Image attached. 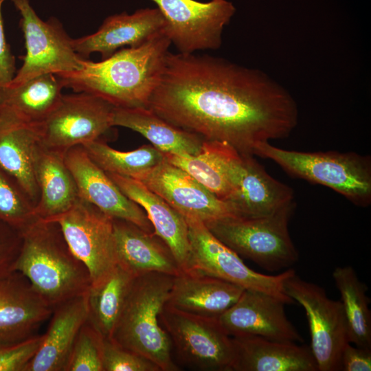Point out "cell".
<instances>
[{"instance_id": "d6a6232c", "label": "cell", "mask_w": 371, "mask_h": 371, "mask_svg": "<svg viewBox=\"0 0 371 371\" xmlns=\"http://www.w3.org/2000/svg\"><path fill=\"white\" fill-rule=\"evenodd\" d=\"M164 154L168 161L188 172L221 200L227 201L230 194L229 186L223 174L203 148L201 153L197 155Z\"/></svg>"}, {"instance_id": "ab89813d", "label": "cell", "mask_w": 371, "mask_h": 371, "mask_svg": "<svg viewBox=\"0 0 371 371\" xmlns=\"http://www.w3.org/2000/svg\"><path fill=\"white\" fill-rule=\"evenodd\" d=\"M0 97H1V86H0Z\"/></svg>"}, {"instance_id": "d4e9b609", "label": "cell", "mask_w": 371, "mask_h": 371, "mask_svg": "<svg viewBox=\"0 0 371 371\" xmlns=\"http://www.w3.org/2000/svg\"><path fill=\"white\" fill-rule=\"evenodd\" d=\"M245 289L196 272L174 276L167 304L204 317L218 318L236 302Z\"/></svg>"}, {"instance_id": "74e56055", "label": "cell", "mask_w": 371, "mask_h": 371, "mask_svg": "<svg viewBox=\"0 0 371 371\" xmlns=\"http://www.w3.org/2000/svg\"><path fill=\"white\" fill-rule=\"evenodd\" d=\"M341 371H370L371 348L348 343L344 348L340 360Z\"/></svg>"}, {"instance_id": "83f0119b", "label": "cell", "mask_w": 371, "mask_h": 371, "mask_svg": "<svg viewBox=\"0 0 371 371\" xmlns=\"http://www.w3.org/2000/svg\"><path fill=\"white\" fill-rule=\"evenodd\" d=\"M63 88L53 74L36 76L19 86L2 87L0 112L24 124L39 126L59 104Z\"/></svg>"}, {"instance_id": "ba28073f", "label": "cell", "mask_w": 371, "mask_h": 371, "mask_svg": "<svg viewBox=\"0 0 371 371\" xmlns=\"http://www.w3.org/2000/svg\"><path fill=\"white\" fill-rule=\"evenodd\" d=\"M159 322L172 350L185 366L201 371H233L232 339L218 318L194 315L166 304Z\"/></svg>"}, {"instance_id": "5bb4252c", "label": "cell", "mask_w": 371, "mask_h": 371, "mask_svg": "<svg viewBox=\"0 0 371 371\" xmlns=\"http://www.w3.org/2000/svg\"><path fill=\"white\" fill-rule=\"evenodd\" d=\"M114 107L85 92L63 95L58 106L39 126L41 145L65 153L74 146L100 139L113 127Z\"/></svg>"}, {"instance_id": "ac0fdd59", "label": "cell", "mask_w": 371, "mask_h": 371, "mask_svg": "<svg viewBox=\"0 0 371 371\" xmlns=\"http://www.w3.org/2000/svg\"><path fill=\"white\" fill-rule=\"evenodd\" d=\"M52 311L21 272L14 271L0 278V344L36 335Z\"/></svg>"}, {"instance_id": "44dd1931", "label": "cell", "mask_w": 371, "mask_h": 371, "mask_svg": "<svg viewBox=\"0 0 371 371\" xmlns=\"http://www.w3.org/2000/svg\"><path fill=\"white\" fill-rule=\"evenodd\" d=\"M117 265L133 277L147 273L176 276L183 271L170 249L155 232L126 220L113 218Z\"/></svg>"}, {"instance_id": "2e32d148", "label": "cell", "mask_w": 371, "mask_h": 371, "mask_svg": "<svg viewBox=\"0 0 371 371\" xmlns=\"http://www.w3.org/2000/svg\"><path fill=\"white\" fill-rule=\"evenodd\" d=\"M65 160L78 189L79 198L113 218L131 222L148 233L154 229L146 212L128 199L89 156L82 146L69 148Z\"/></svg>"}, {"instance_id": "836d02e7", "label": "cell", "mask_w": 371, "mask_h": 371, "mask_svg": "<svg viewBox=\"0 0 371 371\" xmlns=\"http://www.w3.org/2000/svg\"><path fill=\"white\" fill-rule=\"evenodd\" d=\"M103 341L87 319L77 335L65 371H103Z\"/></svg>"}, {"instance_id": "1f68e13d", "label": "cell", "mask_w": 371, "mask_h": 371, "mask_svg": "<svg viewBox=\"0 0 371 371\" xmlns=\"http://www.w3.org/2000/svg\"><path fill=\"white\" fill-rule=\"evenodd\" d=\"M38 219L35 205L18 183L0 170V221L23 233Z\"/></svg>"}, {"instance_id": "8fae6325", "label": "cell", "mask_w": 371, "mask_h": 371, "mask_svg": "<svg viewBox=\"0 0 371 371\" xmlns=\"http://www.w3.org/2000/svg\"><path fill=\"white\" fill-rule=\"evenodd\" d=\"M284 292L304 309L311 335V349L319 371L340 370L342 351L350 343L340 300L329 298L321 286L295 272L284 283Z\"/></svg>"}, {"instance_id": "6da1fadb", "label": "cell", "mask_w": 371, "mask_h": 371, "mask_svg": "<svg viewBox=\"0 0 371 371\" xmlns=\"http://www.w3.org/2000/svg\"><path fill=\"white\" fill-rule=\"evenodd\" d=\"M147 107L203 141L252 155L256 144L288 137L298 121L293 97L263 72L194 53H167Z\"/></svg>"}, {"instance_id": "4316f807", "label": "cell", "mask_w": 371, "mask_h": 371, "mask_svg": "<svg viewBox=\"0 0 371 371\" xmlns=\"http://www.w3.org/2000/svg\"><path fill=\"white\" fill-rule=\"evenodd\" d=\"M112 124L139 133L164 153L197 155L202 151V138L173 126L148 107H114Z\"/></svg>"}, {"instance_id": "30bf717a", "label": "cell", "mask_w": 371, "mask_h": 371, "mask_svg": "<svg viewBox=\"0 0 371 371\" xmlns=\"http://www.w3.org/2000/svg\"><path fill=\"white\" fill-rule=\"evenodd\" d=\"M19 12L26 54L11 82L16 87L36 76L69 72L80 69L85 58L76 52L71 38L62 23L54 17L42 20L30 0H10Z\"/></svg>"}, {"instance_id": "e575fe53", "label": "cell", "mask_w": 371, "mask_h": 371, "mask_svg": "<svg viewBox=\"0 0 371 371\" xmlns=\"http://www.w3.org/2000/svg\"><path fill=\"white\" fill-rule=\"evenodd\" d=\"M102 365L103 371H161L150 359L106 338L103 341Z\"/></svg>"}, {"instance_id": "4dcf8cb0", "label": "cell", "mask_w": 371, "mask_h": 371, "mask_svg": "<svg viewBox=\"0 0 371 371\" xmlns=\"http://www.w3.org/2000/svg\"><path fill=\"white\" fill-rule=\"evenodd\" d=\"M91 159L104 172L136 178L162 162L164 153L153 145L130 151L115 150L101 139L82 146Z\"/></svg>"}, {"instance_id": "f1b7e54d", "label": "cell", "mask_w": 371, "mask_h": 371, "mask_svg": "<svg viewBox=\"0 0 371 371\" xmlns=\"http://www.w3.org/2000/svg\"><path fill=\"white\" fill-rule=\"evenodd\" d=\"M119 265L87 293L88 321L104 338L111 339L134 280Z\"/></svg>"}, {"instance_id": "d590c367", "label": "cell", "mask_w": 371, "mask_h": 371, "mask_svg": "<svg viewBox=\"0 0 371 371\" xmlns=\"http://www.w3.org/2000/svg\"><path fill=\"white\" fill-rule=\"evenodd\" d=\"M43 338V335H36L22 341L0 344V371H25Z\"/></svg>"}, {"instance_id": "52a82bcc", "label": "cell", "mask_w": 371, "mask_h": 371, "mask_svg": "<svg viewBox=\"0 0 371 371\" xmlns=\"http://www.w3.org/2000/svg\"><path fill=\"white\" fill-rule=\"evenodd\" d=\"M230 188L225 203L234 215L251 218L268 215L294 201L293 189L269 175L252 155L218 142L203 141Z\"/></svg>"}, {"instance_id": "7402d4cb", "label": "cell", "mask_w": 371, "mask_h": 371, "mask_svg": "<svg viewBox=\"0 0 371 371\" xmlns=\"http://www.w3.org/2000/svg\"><path fill=\"white\" fill-rule=\"evenodd\" d=\"M40 145L39 126L0 112V170L20 186L35 207L39 190L34 162Z\"/></svg>"}, {"instance_id": "5b68a950", "label": "cell", "mask_w": 371, "mask_h": 371, "mask_svg": "<svg viewBox=\"0 0 371 371\" xmlns=\"http://www.w3.org/2000/svg\"><path fill=\"white\" fill-rule=\"evenodd\" d=\"M253 155L269 159L291 176L331 188L355 205L371 204V158L355 152H302L269 142L256 144Z\"/></svg>"}, {"instance_id": "cb8c5ba5", "label": "cell", "mask_w": 371, "mask_h": 371, "mask_svg": "<svg viewBox=\"0 0 371 371\" xmlns=\"http://www.w3.org/2000/svg\"><path fill=\"white\" fill-rule=\"evenodd\" d=\"M233 371H318L311 349L256 336L232 337Z\"/></svg>"}, {"instance_id": "9a60e30c", "label": "cell", "mask_w": 371, "mask_h": 371, "mask_svg": "<svg viewBox=\"0 0 371 371\" xmlns=\"http://www.w3.org/2000/svg\"><path fill=\"white\" fill-rule=\"evenodd\" d=\"M135 179L161 196L184 218L207 223L235 216L225 201L166 158Z\"/></svg>"}, {"instance_id": "7a4b0ae2", "label": "cell", "mask_w": 371, "mask_h": 371, "mask_svg": "<svg viewBox=\"0 0 371 371\" xmlns=\"http://www.w3.org/2000/svg\"><path fill=\"white\" fill-rule=\"evenodd\" d=\"M170 45L163 30L139 47L122 48L98 62L85 58L80 69L55 75L64 88L92 94L115 107H147Z\"/></svg>"}, {"instance_id": "9c48e42d", "label": "cell", "mask_w": 371, "mask_h": 371, "mask_svg": "<svg viewBox=\"0 0 371 371\" xmlns=\"http://www.w3.org/2000/svg\"><path fill=\"white\" fill-rule=\"evenodd\" d=\"M188 228L190 247L187 272H196L215 277L247 290L272 295L286 304L295 302L284 292V281L295 271L288 269L270 276L248 267L240 256L216 238L205 224L199 220L185 218Z\"/></svg>"}, {"instance_id": "277c9868", "label": "cell", "mask_w": 371, "mask_h": 371, "mask_svg": "<svg viewBox=\"0 0 371 371\" xmlns=\"http://www.w3.org/2000/svg\"><path fill=\"white\" fill-rule=\"evenodd\" d=\"M173 277L147 273L134 278L111 339L157 364L161 371H177L170 339L159 315L167 303Z\"/></svg>"}, {"instance_id": "f546056e", "label": "cell", "mask_w": 371, "mask_h": 371, "mask_svg": "<svg viewBox=\"0 0 371 371\" xmlns=\"http://www.w3.org/2000/svg\"><path fill=\"white\" fill-rule=\"evenodd\" d=\"M348 326L349 342L371 348V312L368 287L351 266L337 267L333 272Z\"/></svg>"}, {"instance_id": "e0dca14e", "label": "cell", "mask_w": 371, "mask_h": 371, "mask_svg": "<svg viewBox=\"0 0 371 371\" xmlns=\"http://www.w3.org/2000/svg\"><path fill=\"white\" fill-rule=\"evenodd\" d=\"M280 299L263 292L245 289L218 320L231 336H256L282 342L303 338L286 317Z\"/></svg>"}, {"instance_id": "484cf974", "label": "cell", "mask_w": 371, "mask_h": 371, "mask_svg": "<svg viewBox=\"0 0 371 371\" xmlns=\"http://www.w3.org/2000/svg\"><path fill=\"white\" fill-rule=\"evenodd\" d=\"M64 155L41 144L37 150L34 172L39 199L35 210L39 219L52 221L68 211L79 199L74 178Z\"/></svg>"}, {"instance_id": "7c38bea8", "label": "cell", "mask_w": 371, "mask_h": 371, "mask_svg": "<svg viewBox=\"0 0 371 371\" xmlns=\"http://www.w3.org/2000/svg\"><path fill=\"white\" fill-rule=\"evenodd\" d=\"M73 254L86 266L91 286L104 281L117 265L113 218L81 199L54 220Z\"/></svg>"}, {"instance_id": "8992f818", "label": "cell", "mask_w": 371, "mask_h": 371, "mask_svg": "<svg viewBox=\"0 0 371 371\" xmlns=\"http://www.w3.org/2000/svg\"><path fill=\"white\" fill-rule=\"evenodd\" d=\"M295 205L293 201L268 215L227 216L204 223L216 238L239 256L267 271H276L289 268L299 259L289 232Z\"/></svg>"}, {"instance_id": "603a6c76", "label": "cell", "mask_w": 371, "mask_h": 371, "mask_svg": "<svg viewBox=\"0 0 371 371\" xmlns=\"http://www.w3.org/2000/svg\"><path fill=\"white\" fill-rule=\"evenodd\" d=\"M41 346L25 371H65L77 335L88 319L87 293L53 308Z\"/></svg>"}, {"instance_id": "3957f363", "label": "cell", "mask_w": 371, "mask_h": 371, "mask_svg": "<svg viewBox=\"0 0 371 371\" xmlns=\"http://www.w3.org/2000/svg\"><path fill=\"white\" fill-rule=\"evenodd\" d=\"M14 271L27 278L52 309L87 294L91 284L87 268L73 254L54 221L38 219L23 232Z\"/></svg>"}, {"instance_id": "8d00e7d4", "label": "cell", "mask_w": 371, "mask_h": 371, "mask_svg": "<svg viewBox=\"0 0 371 371\" xmlns=\"http://www.w3.org/2000/svg\"><path fill=\"white\" fill-rule=\"evenodd\" d=\"M23 243V233L0 221V278L14 271Z\"/></svg>"}, {"instance_id": "f35d334b", "label": "cell", "mask_w": 371, "mask_h": 371, "mask_svg": "<svg viewBox=\"0 0 371 371\" xmlns=\"http://www.w3.org/2000/svg\"><path fill=\"white\" fill-rule=\"evenodd\" d=\"M5 0H0V86L8 85L16 74L15 58L11 52L4 33L1 8Z\"/></svg>"}, {"instance_id": "ffe728a7", "label": "cell", "mask_w": 371, "mask_h": 371, "mask_svg": "<svg viewBox=\"0 0 371 371\" xmlns=\"http://www.w3.org/2000/svg\"><path fill=\"white\" fill-rule=\"evenodd\" d=\"M106 174L124 195L146 212L155 234L170 249L181 271L187 272L190 247L188 224L184 216L138 180L116 174Z\"/></svg>"}, {"instance_id": "4fadbf2b", "label": "cell", "mask_w": 371, "mask_h": 371, "mask_svg": "<svg viewBox=\"0 0 371 371\" xmlns=\"http://www.w3.org/2000/svg\"><path fill=\"white\" fill-rule=\"evenodd\" d=\"M165 19L164 32L179 53L216 49L236 9L226 0H150Z\"/></svg>"}, {"instance_id": "d6986e66", "label": "cell", "mask_w": 371, "mask_h": 371, "mask_svg": "<svg viewBox=\"0 0 371 371\" xmlns=\"http://www.w3.org/2000/svg\"><path fill=\"white\" fill-rule=\"evenodd\" d=\"M164 27L165 19L157 8H141L106 17L95 32L73 39L72 45L82 58L96 52L104 59L123 47L142 45Z\"/></svg>"}]
</instances>
